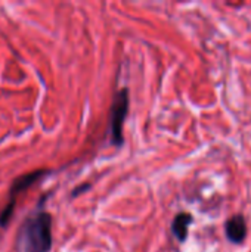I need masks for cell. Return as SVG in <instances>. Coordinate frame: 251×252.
<instances>
[{
	"label": "cell",
	"mask_w": 251,
	"mask_h": 252,
	"mask_svg": "<svg viewBox=\"0 0 251 252\" xmlns=\"http://www.w3.org/2000/svg\"><path fill=\"white\" fill-rule=\"evenodd\" d=\"M18 241L24 252H49L52 248V216L44 211H34L30 214L21 230Z\"/></svg>",
	"instance_id": "6da1fadb"
},
{
	"label": "cell",
	"mask_w": 251,
	"mask_h": 252,
	"mask_svg": "<svg viewBox=\"0 0 251 252\" xmlns=\"http://www.w3.org/2000/svg\"><path fill=\"white\" fill-rule=\"evenodd\" d=\"M129 103H130L129 90L121 89L115 93L112 106L109 109V137H111V143L117 148L121 146L124 142L123 128L129 112Z\"/></svg>",
	"instance_id": "7a4b0ae2"
},
{
	"label": "cell",
	"mask_w": 251,
	"mask_h": 252,
	"mask_svg": "<svg viewBox=\"0 0 251 252\" xmlns=\"http://www.w3.org/2000/svg\"><path fill=\"white\" fill-rule=\"evenodd\" d=\"M50 170H36L31 173H27L24 176H19L13 180L10 189H9V205H15L16 204V195L24 192L25 189H28L31 185H34L37 180H40L41 177H44L46 174H49Z\"/></svg>",
	"instance_id": "3957f363"
},
{
	"label": "cell",
	"mask_w": 251,
	"mask_h": 252,
	"mask_svg": "<svg viewBox=\"0 0 251 252\" xmlns=\"http://www.w3.org/2000/svg\"><path fill=\"white\" fill-rule=\"evenodd\" d=\"M225 233H226V239L235 245H240L246 241L247 238V223L246 219L241 214H237L234 217H231L226 223H225Z\"/></svg>",
	"instance_id": "277c9868"
},
{
	"label": "cell",
	"mask_w": 251,
	"mask_h": 252,
	"mask_svg": "<svg viewBox=\"0 0 251 252\" xmlns=\"http://www.w3.org/2000/svg\"><path fill=\"white\" fill-rule=\"evenodd\" d=\"M192 220H194L192 216L188 214V213H179L175 217V220L172 223V232H173V235L176 236L178 241H180V242L186 241L188 229H189V224L192 223Z\"/></svg>",
	"instance_id": "5b68a950"
},
{
	"label": "cell",
	"mask_w": 251,
	"mask_h": 252,
	"mask_svg": "<svg viewBox=\"0 0 251 252\" xmlns=\"http://www.w3.org/2000/svg\"><path fill=\"white\" fill-rule=\"evenodd\" d=\"M89 188H90V185H89V183H84V185H81V186H78V188H75V189L72 190V193H71V196H72V198H75V196H78V195H81L83 192H86V190H89Z\"/></svg>",
	"instance_id": "8992f818"
}]
</instances>
